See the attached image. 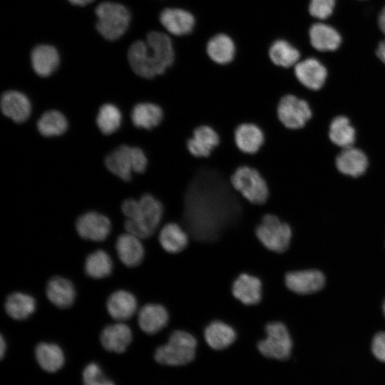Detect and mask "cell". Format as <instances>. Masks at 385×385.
I'll return each instance as SVG.
<instances>
[{"label":"cell","instance_id":"obj_41","mask_svg":"<svg viewBox=\"0 0 385 385\" xmlns=\"http://www.w3.org/2000/svg\"><path fill=\"white\" fill-rule=\"evenodd\" d=\"M379 26L381 29V31L385 35V6L381 10L379 16Z\"/></svg>","mask_w":385,"mask_h":385},{"label":"cell","instance_id":"obj_42","mask_svg":"<svg viewBox=\"0 0 385 385\" xmlns=\"http://www.w3.org/2000/svg\"><path fill=\"white\" fill-rule=\"evenodd\" d=\"M6 349V344L2 335L0 337V356L2 359Z\"/></svg>","mask_w":385,"mask_h":385},{"label":"cell","instance_id":"obj_20","mask_svg":"<svg viewBox=\"0 0 385 385\" xmlns=\"http://www.w3.org/2000/svg\"><path fill=\"white\" fill-rule=\"evenodd\" d=\"M115 249L119 259L127 267H136L144 257V249L140 238L129 232L118 237Z\"/></svg>","mask_w":385,"mask_h":385},{"label":"cell","instance_id":"obj_36","mask_svg":"<svg viewBox=\"0 0 385 385\" xmlns=\"http://www.w3.org/2000/svg\"><path fill=\"white\" fill-rule=\"evenodd\" d=\"M121 113L114 105L104 104L99 109L96 123L100 130L106 135L115 132L121 123Z\"/></svg>","mask_w":385,"mask_h":385},{"label":"cell","instance_id":"obj_17","mask_svg":"<svg viewBox=\"0 0 385 385\" xmlns=\"http://www.w3.org/2000/svg\"><path fill=\"white\" fill-rule=\"evenodd\" d=\"M160 21L165 29L175 36L189 34L195 26V18L188 11L177 8H167L160 14Z\"/></svg>","mask_w":385,"mask_h":385},{"label":"cell","instance_id":"obj_12","mask_svg":"<svg viewBox=\"0 0 385 385\" xmlns=\"http://www.w3.org/2000/svg\"><path fill=\"white\" fill-rule=\"evenodd\" d=\"M76 228L83 239L103 241L109 235L111 224L106 216L96 212H88L77 219Z\"/></svg>","mask_w":385,"mask_h":385},{"label":"cell","instance_id":"obj_29","mask_svg":"<svg viewBox=\"0 0 385 385\" xmlns=\"http://www.w3.org/2000/svg\"><path fill=\"white\" fill-rule=\"evenodd\" d=\"M159 242L163 250L171 254L182 252L188 244V236L177 223L166 224L159 234Z\"/></svg>","mask_w":385,"mask_h":385},{"label":"cell","instance_id":"obj_8","mask_svg":"<svg viewBox=\"0 0 385 385\" xmlns=\"http://www.w3.org/2000/svg\"><path fill=\"white\" fill-rule=\"evenodd\" d=\"M266 337L257 343V349L267 358L287 359L292 351V341L286 326L279 322L268 323Z\"/></svg>","mask_w":385,"mask_h":385},{"label":"cell","instance_id":"obj_31","mask_svg":"<svg viewBox=\"0 0 385 385\" xmlns=\"http://www.w3.org/2000/svg\"><path fill=\"white\" fill-rule=\"evenodd\" d=\"M36 300L27 294L14 292L9 294L5 302V310L14 319L23 320L29 317L36 309Z\"/></svg>","mask_w":385,"mask_h":385},{"label":"cell","instance_id":"obj_38","mask_svg":"<svg viewBox=\"0 0 385 385\" xmlns=\"http://www.w3.org/2000/svg\"><path fill=\"white\" fill-rule=\"evenodd\" d=\"M336 0H311L309 11L312 16L324 20L333 13Z\"/></svg>","mask_w":385,"mask_h":385},{"label":"cell","instance_id":"obj_44","mask_svg":"<svg viewBox=\"0 0 385 385\" xmlns=\"http://www.w3.org/2000/svg\"><path fill=\"white\" fill-rule=\"evenodd\" d=\"M383 312H384V315H385V300H384V302L383 303Z\"/></svg>","mask_w":385,"mask_h":385},{"label":"cell","instance_id":"obj_37","mask_svg":"<svg viewBox=\"0 0 385 385\" xmlns=\"http://www.w3.org/2000/svg\"><path fill=\"white\" fill-rule=\"evenodd\" d=\"M83 382L84 385H115L106 377L98 364L91 363L83 371Z\"/></svg>","mask_w":385,"mask_h":385},{"label":"cell","instance_id":"obj_18","mask_svg":"<svg viewBox=\"0 0 385 385\" xmlns=\"http://www.w3.org/2000/svg\"><path fill=\"white\" fill-rule=\"evenodd\" d=\"M336 166L346 175L359 177L365 173L368 158L361 150L350 146L343 148L337 156Z\"/></svg>","mask_w":385,"mask_h":385},{"label":"cell","instance_id":"obj_34","mask_svg":"<svg viewBox=\"0 0 385 385\" xmlns=\"http://www.w3.org/2000/svg\"><path fill=\"white\" fill-rule=\"evenodd\" d=\"M113 263L109 255L102 250H96L86 260V274L94 279L108 277L112 272Z\"/></svg>","mask_w":385,"mask_h":385},{"label":"cell","instance_id":"obj_19","mask_svg":"<svg viewBox=\"0 0 385 385\" xmlns=\"http://www.w3.org/2000/svg\"><path fill=\"white\" fill-rule=\"evenodd\" d=\"M100 339L107 351L123 353L132 341V332L128 325L119 322L106 327Z\"/></svg>","mask_w":385,"mask_h":385},{"label":"cell","instance_id":"obj_25","mask_svg":"<svg viewBox=\"0 0 385 385\" xmlns=\"http://www.w3.org/2000/svg\"><path fill=\"white\" fill-rule=\"evenodd\" d=\"M164 112L158 104L144 102L136 104L131 112L133 125L140 128L151 130L158 126L163 121Z\"/></svg>","mask_w":385,"mask_h":385},{"label":"cell","instance_id":"obj_24","mask_svg":"<svg viewBox=\"0 0 385 385\" xmlns=\"http://www.w3.org/2000/svg\"><path fill=\"white\" fill-rule=\"evenodd\" d=\"M312 46L319 51H332L341 45L342 37L332 26L323 23L313 24L309 29Z\"/></svg>","mask_w":385,"mask_h":385},{"label":"cell","instance_id":"obj_16","mask_svg":"<svg viewBox=\"0 0 385 385\" xmlns=\"http://www.w3.org/2000/svg\"><path fill=\"white\" fill-rule=\"evenodd\" d=\"M1 108L4 115L16 123H23L29 118L31 106L24 93L17 91H8L1 96Z\"/></svg>","mask_w":385,"mask_h":385},{"label":"cell","instance_id":"obj_9","mask_svg":"<svg viewBox=\"0 0 385 385\" xmlns=\"http://www.w3.org/2000/svg\"><path fill=\"white\" fill-rule=\"evenodd\" d=\"M276 116L279 123L289 130L303 128L312 117L308 103L294 94H286L278 101Z\"/></svg>","mask_w":385,"mask_h":385},{"label":"cell","instance_id":"obj_6","mask_svg":"<svg viewBox=\"0 0 385 385\" xmlns=\"http://www.w3.org/2000/svg\"><path fill=\"white\" fill-rule=\"evenodd\" d=\"M96 14L97 30L110 41L116 40L123 35L130 20L129 11L123 5L113 2L101 3L96 8Z\"/></svg>","mask_w":385,"mask_h":385},{"label":"cell","instance_id":"obj_22","mask_svg":"<svg viewBox=\"0 0 385 385\" xmlns=\"http://www.w3.org/2000/svg\"><path fill=\"white\" fill-rule=\"evenodd\" d=\"M106 308L112 318L118 321H124L130 319L135 314L137 301L130 292L118 290L108 298Z\"/></svg>","mask_w":385,"mask_h":385},{"label":"cell","instance_id":"obj_15","mask_svg":"<svg viewBox=\"0 0 385 385\" xmlns=\"http://www.w3.org/2000/svg\"><path fill=\"white\" fill-rule=\"evenodd\" d=\"M262 284L259 278L242 273L234 281L232 293L235 298L245 305H255L262 299Z\"/></svg>","mask_w":385,"mask_h":385},{"label":"cell","instance_id":"obj_40","mask_svg":"<svg viewBox=\"0 0 385 385\" xmlns=\"http://www.w3.org/2000/svg\"><path fill=\"white\" fill-rule=\"evenodd\" d=\"M376 53L377 57L384 63H385V40L381 41L379 43Z\"/></svg>","mask_w":385,"mask_h":385},{"label":"cell","instance_id":"obj_10","mask_svg":"<svg viewBox=\"0 0 385 385\" xmlns=\"http://www.w3.org/2000/svg\"><path fill=\"white\" fill-rule=\"evenodd\" d=\"M219 132L209 124L196 126L187 139L185 146L188 153L195 159L209 158L221 144Z\"/></svg>","mask_w":385,"mask_h":385},{"label":"cell","instance_id":"obj_3","mask_svg":"<svg viewBox=\"0 0 385 385\" xmlns=\"http://www.w3.org/2000/svg\"><path fill=\"white\" fill-rule=\"evenodd\" d=\"M233 190L250 204H265L270 196L266 178L257 168L249 164L237 166L229 177Z\"/></svg>","mask_w":385,"mask_h":385},{"label":"cell","instance_id":"obj_30","mask_svg":"<svg viewBox=\"0 0 385 385\" xmlns=\"http://www.w3.org/2000/svg\"><path fill=\"white\" fill-rule=\"evenodd\" d=\"M39 366L46 371L55 372L64 364V354L59 346L53 343L41 342L35 349Z\"/></svg>","mask_w":385,"mask_h":385},{"label":"cell","instance_id":"obj_5","mask_svg":"<svg viewBox=\"0 0 385 385\" xmlns=\"http://www.w3.org/2000/svg\"><path fill=\"white\" fill-rule=\"evenodd\" d=\"M148 163L147 156L141 148L125 145L115 148L105 159L108 170L125 181L131 179L133 172H145Z\"/></svg>","mask_w":385,"mask_h":385},{"label":"cell","instance_id":"obj_2","mask_svg":"<svg viewBox=\"0 0 385 385\" xmlns=\"http://www.w3.org/2000/svg\"><path fill=\"white\" fill-rule=\"evenodd\" d=\"M121 210L127 217L125 222L127 232L140 239L147 238L153 234L163 214L161 202L148 193L144 194L137 200H124Z\"/></svg>","mask_w":385,"mask_h":385},{"label":"cell","instance_id":"obj_1","mask_svg":"<svg viewBox=\"0 0 385 385\" xmlns=\"http://www.w3.org/2000/svg\"><path fill=\"white\" fill-rule=\"evenodd\" d=\"M128 58L137 75L150 79L163 75L173 65L175 52L168 35L151 31L145 41H137L130 46Z\"/></svg>","mask_w":385,"mask_h":385},{"label":"cell","instance_id":"obj_43","mask_svg":"<svg viewBox=\"0 0 385 385\" xmlns=\"http://www.w3.org/2000/svg\"><path fill=\"white\" fill-rule=\"evenodd\" d=\"M68 1H70L73 4L78 5V6H84L93 1V0H68Z\"/></svg>","mask_w":385,"mask_h":385},{"label":"cell","instance_id":"obj_23","mask_svg":"<svg viewBox=\"0 0 385 385\" xmlns=\"http://www.w3.org/2000/svg\"><path fill=\"white\" fill-rule=\"evenodd\" d=\"M46 294L52 304L61 309L71 307L76 297L75 289L71 282L58 276L49 279Z\"/></svg>","mask_w":385,"mask_h":385},{"label":"cell","instance_id":"obj_11","mask_svg":"<svg viewBox=\"0 0 385 385\" xmlns=\"http://www.w3.org/2000/svg\"><path fill=\"white\" fill-rule=\"evenodd\" d=\"M233 141L237 150L242 154L255 155L265 145L266 134L260 125L251 121H245L235 128Z\"/></svg>","mask_w":385,"mask_h":385},{"label":"cell","instance_id":"obj_27","mask_svg":"<svg viewBox=\"0 0 385 385\" xmlns=\"http://www.w3.org/2000/svg\"><path fill=\"white\" fill-rule=\"evenodd\" d=\"M31 58L34 71L42 77L53 73L59 63L58 51L49 45H40L34 48Z\"/></svg>","mask_w":385,"mask_h":385},{"label":"cell","instance_id":"obj_32","mask_svg":"<svg viewBox=\"0 0 385 385\" xmlns=\"http://www.w3.org/2000/svg\"><path fill=\"white\" fill-rule=\"evenodd\" d=\"M329 137L331 141L342 148L352 146L356 137V132L348 118L339 115L330 123Z\"/></svg>","mask_w":385,"mask_h":385},{"label":"cell","instance_id":"obj_13","mask_svg":"<svg viewBox=\"0 0 385 385\" xmlns=\"http://www.w3.org/2000/svg\"><path fill=\"white\" fill-rule=\"evenodd\" d=\"M284 282L290 291L307 294L319 291L324 286L325 277L319 270H299L287 273Z\"/></svg>","mask_w":385,"mask_h":385},{"label":"cell","instance_id":"obj_35","mask_svg":"<svg viewBox=\"0 0 385 385\" xmlns=\"http://www.w3.org/2000/svg\"><path fill=\"white\" fill-rule=\"evenodd\" d=\"M67 127L68 122L65 116L55 110L45 112L37 122L38 132L46 137L61 135Z\"/></svg>","mask_w":385,"mask_h":385},{"label":"cell","instance_id":"obj_14","mask_svg":"<svg viewBox=\"0 0 385 385\" xmlns=\"http://www.w3.org/2000/svg\"><path fill=\"white\" fill-rule=\"evenodd\" d=\"M294 75L298 81L307 88L319 90L324 84L327 68L318 60L309 58L294 66Z\"/></svg>","mask_w":385,"mask_h":385},{"label":"cell","instance_id":"obj_33","mask_svg":"<svg viewBox=\"0 0 385 385\" xmlns=\"http://www.w3.org/2000/svg\"><path fill=\"white\" fill-rule=\"evenodd\" d=\"M269 56L275 66L289 68L298 63L300 53L296 48L287 41L277 40L270 46Z\"/></svg>","mask_w":385,"mask_h":385},{"label":"cell","instance_id":"obj_4","mask_svg":"<svg viewBox=\"0 0 385 385\" xmlns=\"http://www.w3.org/2000/svg\"><path fill=\"white\" fill-rule=\"evenodd\" d=\"M197 340L188 332L175 330L171 333L165 344L158 347L155 360L160 364L182 366L191 362L195 356Z\"/></svg>","mask_w":385,"mask_h":385},{"label":"cell","instance_id":"obj_21","mask_svg":"<svg viewBox=\"0 0 385 385\" xmlns=\"http://www.w3.org/2000/svg\"><path fill=\"white\" fill-rule=\"evenodd\" d=\"M168 313L159 304H147L138 313V324L143 332L154 334L162 330L168 324Z\"/></svg>","mask_w":385,"mask_h":385},{"label":"cell","instance_id":"obj_28","mask_svg":"<svg viewBox=\"0 0 385 385\" xmlns=\"http://www.w3.org/2000/svg\"><path fill=\"white\" fill-rule=\"evenodd\" d=\"M206 50L209 58L219 65H227L235 58L234 42L224 34H220L211 38L207 43Z\"/></svg>","mask_w":385,"mask_h":385},{"label":"cell","instance_id":"obj_7","mask_svg":"<svg viewBox=\"0 0 385 385\" xmlns=\"http://www.w3.org/2000/svg\"><path fill=\"white\" fill-rule=\"evenodd\" d=\"M255 235L268 250L282 253L289 246L292 230L287 223L281 221L277 216L266 214L257 226Z\"/></svg>","mask_w":385,"mask_h":385},{"label":"cell","instance_id":"obj_26","mask_svg":"<svg viewBox=\"0 0 385 385\" xmlns=\"http://www.w3.org/2000/svg\"><path fill=\"white\" fill-rule=\"evenodd\" d=\"M204 337L210 347L215 350H222L234 343L237 334L232 327L222 321L216 320L206 327Z\"/></svg>","mask_w":385,"mask_h":385},{"label":"cell","instance_id":"obj_39","mask_svg":"<svg viewBox=\"0 0 385 385\" xmlns=\"http://www.w3.org/2000/svg\"><path fill=\"white\" fill-rule=\"evenodd\" d=\"M371 350L376 359L385 362V332H380L374 336Z\"/></svg>","mask_w":385,"mask_h":385}]
</instances>
